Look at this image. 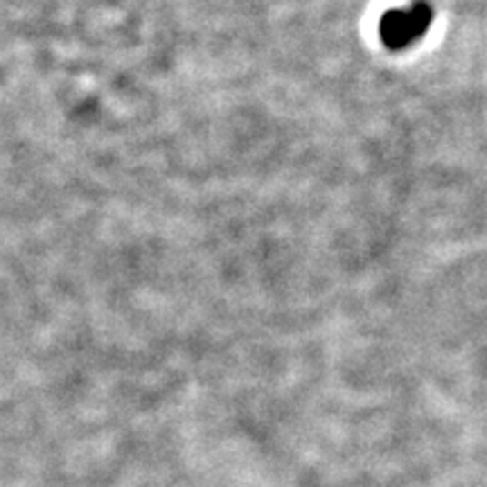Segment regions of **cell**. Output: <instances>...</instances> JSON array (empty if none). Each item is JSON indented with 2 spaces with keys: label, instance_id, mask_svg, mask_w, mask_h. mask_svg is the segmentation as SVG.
I'll return each instance as SVG.
<instances>
[{
  "label": "cell",
  "instance_id": "1",
  "mask_svg": "<svg viewBox=\"0 0 487 487\" xmlns=\"http://www.w3.org/2000/svg\"><path fill=\"white\" fill-rule=\"evenodd\" d=\"M429 23H431V9L427 5L420 3L409 9H397V12L386 14L381 36L391 48H406L424 35Z\"/></svg>",
  "mask_w": 487,
  "mask_h": 487
}]
</instances>
